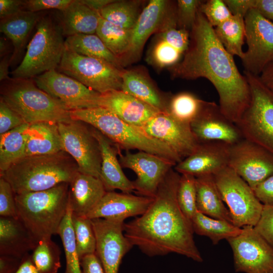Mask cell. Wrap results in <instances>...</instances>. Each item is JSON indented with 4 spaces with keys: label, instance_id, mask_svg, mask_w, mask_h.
Listing matches in <instances>:
<instances>
[{
    "label": "cell",
    "instance_id": "obj_33",
    "mask_svg": "<svg viewBox=\"0 0 273 273\" xmlns=\"http://www.w3.org/2000/svg\"><path fill=\"white\" fill-rule=\"evenodd\" d=\"M65 45L67 50L104 61L120 70H124L120 60L96 34H79L66 37Z\"/></svg>",
    "mask_w": 273,
    "mask_h": 273
},
{
    "label": "cell",
    "instance_id": "obj_45",
    "mask_svg": "<svg viewBox=\"0 0 273 273\" xmlns=\"http://www.w3.org/2000/svg\"><path fill=\"white\" fill-rule=\"evenodd\" d=\"M204 1L178 0L176 2L177 28L190 32L195 23L199 8Z\"/></svg>",
    "mask_w": 273,
    "mask_h": 273
},
{
    "label": "cell",
    "instance_id": "obj_44",
    "mask_svg": "<svg viewBox=\"0 0 273 273\" xmlns=\"http://www.w3.org/2000/svg\"><path fill=\"white\" fill-rule=\"evenodd\" d=\"M210 25L215 28L232 16L223 0L204 1L199 8Z\"/></svg>",
    "mask_w": 273,
    "mask_h": 273
},
{
    "label": "cell",
    "instance_id": "obj_25",
    "mask_svg": "<svg viewBox=\"0 0 273 273\" xmlns=\"http://www.w3.org/2000/svg\"><path fill=\"white\" fill-rule=\"evenodd\" d=\"M92 127L93 134L99 144L101 154L99 178L106 191L109 192L119 190L125 193L134 192L133 181L125 175L117 158V156L120 149L100 131Z\"/></svg>",
    "mask_w": 273,
    "mask_h": 273
},
{
    "label": "cell",
    "instance_id": "obj_3",
    "mask_svg": "<svg viewBox=\"0 0 273 273\" xmlns=\"http://www.w3.org/2000/svg\"><path fill=\"white\" fill-rule=\"evenodd\" d=\"M78 171L75 160L66 152L27 156L0 174L11 185L15 194L48 190L69 183Z\"/></svg>",
    "mask_w": 273,
    "mask_h": 273
},
{
    "label": "cell",
    "instance_id": "obj_2",
    "mask_svg": "<svg viewBox=\"0 0 273 273\" xmlns=\"http://www.w3.org/2000/svg\"><path fill=\"white\" fill-rule=\"evenodd\" d=\"M180 176L174 168L169 170L146 211L124 223V233L133 246L148 256L175 253L201 262L191 221L177 201Z\"/></svg>",
    "mask_w": 273,
    "mask_h": 273
},
{
    "label": "cell",
    "instance_id": "obj_40",
    "mask_svg": "<svg viewBox=\"0 0 273 273\" xmlns=\"http://www.w3.org/2000/svg\"><path fill=\"white\" fill-rule=\"evenodd\" d=\"M72 210L68 203L66 215L60 225L58 235L62 240L66 257L64 273H82L72 223Z\"/></svg>",
    "mask_w": 273,
    "mask_h": 273
},
{
    "label": "cell",
    "instance_id": "obj_12",
    "mask_svg": "<svg viewBox=\"0 0 273 273\" xmlns=\"http://www.w3.org/2000/svg\"><path fill=\"white\" fill-rule=\"evenodd\" d=\"M176 27V6L165 0H151L141 13L131 29L128 50L120 60L124 67L138 60L144 46L151 34L163 29Z\"/></svg>",
    "mask_w": 273,
    "mask_h": 273
},
{
    "label": "cell",
    "instance_id": "obj_16",
    "mask_svg": "<svg viewBox=\"0 0 273 273\" xmlns=\"http://www.w3.org/2000/svg\"><path fill=\"white\" fill-rule=\"evenodd\" d=\"M33 79L40 89L59 101L70 111L97 107L101 94L57 69Z\"/></svg>",
    "mask_w": 273,
    "mask_h": 273
},
{
    "label": "cell",
    "instance_id": "obj_43",
    "mask_svg": "<svg viewBox=\"0 0 273 273\" xmlns=\"http://www.w3.org/2000/svg\"><path fill=\"white\" fill-rule=\"evenodd\" d=\"M177 201L182 212L191 221L197 211L195 176L180 174L177 191Z\"/></svg>",
    "mask_w": 273,
    "mask_h": 273
},
{
    "label": "cell",
    "instance_id": "obj_5",
    "mask_svg": "<svg viewBox=\"0 0 273 273\" xmlns=\"http://www.w3.org/2000/svg\"><path fill=\"white\" fill-rule=\"evenodd\" d=\"M68 183L40 191L15 194L18 218L37 241L58 234L68 204Z\"/></svg>",
    "mask_w": 273,
    "mask_h": 273
},
{
    "label": "cell",
    "instance_id": "obj_17",
    "mask_svg": "<svg viewBox=\"0 0 273 273\" xmlns=\"http://www.w3.org/2000/svg\"><path fill=\"white\" fill-rule=\"evenodd\" d=\"M96 238V254L105 273H118L124 256L133 246L124 233V220L92 219Z\"/></svg>",
    "mask_w": 273,
    "mask_h": 273
},
{
    "label": "cell",
    "instance_id": "obj_26",
    "mask_svg": "<svg viewBox=\"0 0 273 273\" xmlns=\"http://www.w3.org/2000/svg\"><path fill=\"white\" fill-rule=\"evenodd\" d=\"M107 192L100 178L77 171L69 183L68 203L72 213L86 216Z\"/></svg>",
    "mask_w": 273,
    "mask_h": 273
},
{
    "label": "cell",
    "instance_id": "obj_29",
    "mask_svg": "<svg viewBox=\"0 0 273 273\" xmlns=\"http://www.w3.org/2000/svg\"><path fill=\"white\" fill-rule=\"evenodd\" d=\"M121 90L162 112H166L169 98L165 97L144 71L124 70Z\"/></svg>",
    "mask_w": 273,
    "mask_h": 273
},
{
    "label": "cell",
    "instance_id": "obj_58",
    "mask_svg": "<svg viewBox=\"0 0 273 273\" xmlns=\"http://www.w3.org/2000/svg\"><path fill=\"white\" fill-rule=\"evenodd\" d=\"M12 54H9L1 59L0 62V80L2 82L9 79V67L10 66V60Z\"/></svg>",
    "mask_w": 273,
    "mask_h": 273
},
{
    "label": "cell",
    "instance_id": "obj_47",
    "mask_svg": "<svg viewBox=\"0 0 273 273\" xmlns=\"http://www.w3.org/2000/svg\"><path fill=\"white\" fill-rule=\"evenodd\" d=\"M24 123L23 119L2 99H0V135Z\"/></svg>",
    "mask_w": 273,
    "mask_h": 273
},
{
    "label": "cell",
    "instance_id": "obj_35",
    "mask_svg": "<svg viewBox=\"0 0 273 273\" xmlns=\"http://www.w3.org/2000/svg\"><path fill=\"white\" fill-rule=\"evenodd\" d=\"M191 223L194 233L208 237L214 245L221 240L236 237L242 231V228L231 222L210 217L198 210L192 218Z\"/></svg>",
    "mask_w": 273,
    "mask_h": 273
},
{
    "label": "cell",
    "instance_id": "obj_7",
    "mask_svg": "<svg viewBox=\"0 0 273 273\" xmlns=\"http://www.w3.org/2000/svg\"><path fill=\"white\" fill-rule=\"evenodd\" d=\"M58 15L44 14L27 46L19 65L11 74L14 78H34L57 69L66 50Z\"/></svg>",
    "mask_w": 273,
    "mask_h": 273
},
{
    "label": "cell",
    "instance_id": "obj_37",
    "mask_svg": "<svg viewBox=\"0 0 273 273\" xmlns=\"http://www.w3.org/2000/svg\"><path fill=\"white\" fill-rule=\"evenodd\" d=\"M141 3L140 1H114L104 8L100 14L114 25L131 30L141 13Z\"/></svg>",
    "mask_w": 273,
    "mask_h": 273
},
{
    "label": "cell",
    "instance_id": "obj_30",
    "mask_svg": "<svg viewBox=\"0 0 273 273\" xmlns=\"http://www.w3.org/2000/svg\"><path fill=\"white\" fill-rule=\"evenodd\" d=\"M58 15L63 34L67 37L79 34H96L101 16L81 0H73Z\"/></svg>",
    "mask_w": 273,
    "mask_h": 273
},
{
    "label": "cell",
    "instance_id": "obj_50",
    "mask_svg": "<svg viewBox=\"0 0 273 273\" xmlns=\"http://www.w3.org/2000/svg\"><path fill=\"white\" fill-rule=\"evenodd\" d=\"M252 190L257 198L263 205L273 206V174Z\"/></svg>",
    "mask_w": 273,
    "mask_h": 273
},
{
    "label": "cell",
    "instance_id": "obj_24",
    "mask_svg": "<svg viewBox=\"0 0 273 273\" xmlns=\"http://www.w3.org/2000/svg\"><path fill=\"white\" fill-rule=\"evenodd\" d=\"M97 105V107L109 110L124 121L140 127L161 112L121 90L101 94Z\"/></svg>",
    "mask_w": 273,
    "mask_h": 273
},
{
    "label": "cell",
    "instance_id": "obj_15",
    "mask_svg": "<svg viewBox=\"0 0 273 273\" xmlns=\"http://www.w3.org/2000/svg\"><path fill=\"white\" fill-rule=\"evenodd\" d=\"M228 166L253 189L273 174V155L243 139L230 146Z\"/></svg>",
    "mask_w": 273,
    "mask_h": 273
},
{
    "label": "cell",
    "instance_id": "obj_14",
    "mask_svg": "<svg viewBox=\"0 0 273 273\" xmlns=\"http://www.w3.org/2000/svg\"><path fill=\"white\" fill-rule=\"evenodd\" d=\"M247 50L241 59L244 71L259 76L273 61V22L251 9L245 18Z\"/></svg>",
    "mask_w": 273,
    "mask_h": 273
},
{
    "label": "cell",
    "instance_id": "obj_36",
    "mask_svg": "<svg viewBox=\"0 0 273 273\" xmlns=\"http://www.w3.org/2000/svg\"><path fill=\"white\" fill-rule=\"evenodd\" d=\"M215 35L226 50L233 56L242 59L244 52L243 46L246 37L244 17L233 15L230 19L214 28Z\"/></svg>",
    "mask_w": 273,
    "mask_h": 273
},
{
    "label": "cell",
    "instance_id": "obj_28",
    "mask_svg": "<svg viewBox=\"0 0 273 273\" xmlns=\"http://www.w3.org/2000/svg\"><path fill=\"white\" fill-rule=\"evenodd\" d=\"M38 242L18 218L1 216L0 255L22 258Z\"/></svg>",
    "mask_w": 273,
    "mask_h": 273
},
{
    "label": "cell",
    "instance_id": "obj_53",
    "mask_svg": "<svg viewBox=\"0 0 273 273\" xmlns=\"http://www.w3.org/2000/svg\"><path fill=\"white\" fill-rule=\"evenodd\" d=\"M23 10V1L0 0L1 19L11 16Z\"/></svg>",
    "mask_w": 273,
    "mask_h": 273
},
{
    "label": "cell",
    "instance_id": "obj_49",
    "mask_svg": "<svg viewBox=\"0 0 273 273\" xmlns=\"http://www.w3.org/2000/svg\"><path fill=\"white\" fill-rule=\"evenodd\" d=\"M73 0H25L23 1L24 10L40 12L48 10L62 11L65 9Z\"/></svg>",
    "mask_w": 273,
    "mask_h": 273
},
{
    "label": "cell",
    "instance_id": "obj_34",
    "mask_svg": "<svg viewBox=\"0 0 273 273\" xmlns=\"http://www.w3.org/2000/svg\"><path fill=\"white\" fill-rule=\"evenodd\" d=\"M29 125L24 123L0 135V174L25 156L26 130Z\"/></svg>",
    "mask_w": 273,
    "mask_h": 273
},
{
    "label": "cell",
    "instance_id": "obj_6",
    "mask_svg": "<svg viewBox=\"0 0 273 273\" xmlns=\"http://www.w3.org/2000/svg\"><path fill=\"white\" fill-rule=\"evenodd\" d=\"M1 99L29 125L72 120L70 110L40 89L33 78L12 77L1 82Z\"/></svg>",
    "mask_w": 273,
    "mask_h": 273
},
{
    "label": "cell",
    "instance_id": "obj_54",
    "mask_svg": "<svg viewBox=\"0 0 273 273\" xmlns=\"http://www.w3.org/2000/svg\"><path fill=\"white\" fill-rule=\"evenodd\" d=\"M22 258L9 255H0V273H15Z\"/></svg>",
    "mask_w": 273,
    "mask_h": 273
},
{
    "label": "cell",
    "instance_id": "obj_39",
    "mask_svg": "<svg viewBox=\"0 0 273 273\" xmlns=\"http://www.w3.org/2000/svg\"><path fill=\"white\" fill-rule=\"evenodd\" d=\"M96 34L120 61L129 47L131 29L120 28L101 17Z\"/></svg>",
    "mask_w": 273,
    "mask_h": 273
},
{
    "label": "cell",
    "instance_id": "obj_59",
    "mask_svg": "<svg viewBox=\"0 0 273 273\" xmlns=\"http://www.w3.org/2000/svg\"><path fill=\"white\" fill-rule=\"evenodd\" d=\"M82 3L90 8L100 13V11L113 0H81Z\"/></svg>",
    "mask_w": 273,
    "mask_h": 273
},
{
    "label": "cell",
    "instance_id": "obj_9",
    "mask_svg": "<svg viewBox=\"0 0 273 273\" xmlns=\"http://www.w3.org/2000/svg\"><path fill=\"white\" fill-rule=\"evenodd\" d=\"M213 176L221 198L229 208L233 224L240 228L246 225L255 226L263 205L252 189L229 166Z\"/></svg>",
    "mask_w": 273,
    "mask_h": 273
},
{
    "label": "cell",
    "instance_id": "obj_18",
    "mask_svg": "<svg viewBox=\"0 0 273 273\" xmlns=\"http://www.w3.org/2000/svg\"><path fill=\"white\" fill-rule=\"evenodd\" d=\"M120 152L122 167L135 173L136 178L133 181L134 192L143 196L153 198L167 172L175 165L167 159L146 152L131 153L127 151L124 155Z\"/></svg>",
    "mask_w": 273,
    "mask_h": 273
},
{
    "label": "cell",
    "instance_id": "obj_60",
    "mask_svg": "<svg viewBox=\"0 0 273 273\" xmlns=\"http://www.w3.org/2000/svg\"><path fill=\"white\" fill-rule=\"evenodd\" d=\"M10 43L6 38L1 37L0 38V57L1 59L5 56L12 54L10 51Z\"/></svg>",
    "mask_w": 273,
    "mask_h": 273
},
{
    "label": "cell",
    "instance_id": "obj_8",
    "mask_svg": "<svg viewBox=\"0 0 273 273\" xmlns=\"http://www.w3.org/2000/svg\"><path fill=\"white\" fill-rule=\"evenodd\" d=\"M249 85L251 99L236 123L244 139L273 155V92L256 76L244 71Z\"/></svg>",
    "mask_w": 273,
    "mask_h": 273
},
{
    "label": "cell",
    "instance_id": "obj_56",
    "mask_svg": "<svg viewBox=\"0 0 273 273\" xmlns=\"http://www.w3.org/2000/svg\"><path fill=\"white\" fill-rule=\"evenodd\" d=\"M15 273H40L31 259V254L28 253L22 258L21 263Z\"/></svg>",
    "mask_w": 273,
    "mask_h": 273
},
{
    "label": "cell",
    "instance_id": "obj_55",
    "mask_svg": "<svg viewBox=\"0 0 273 273\" xmlns=\"http://www.w3.org/2000/svg\"><path fill=\"white\" fill-rule=\"evenodd\" d=\"M253 9L265 18L273 21V0H254Z\"/></svg>",
    "mask_w": 273,
    "mask_h": 273
},
{
    "label": "cell",
    "instance_id": "obj_21",
    "mask_svg": "<svg viewBox=\"0 0 273 273\" xmlns=\"http://www.w3.org/2000/svg\"><path fill=\"white\" fill-rule=\"evenodd\" d=\"M230 146L217 142L199 143L190 155L173 167L174 169L180 174L195 177L214 175L228 166Z\"/></svg>",
    "mask_w": 273,
    "mask_h": 273
},
{
    "label": "cell",
    "instance_id": "obj_13",
    "mask_svg": "<svg viewBox=\"0 0 273 273\" xmlns=\"http://www.w3.org/2000/svg\"><path fill=\"white\" fill-rule=\"evenodd\" d=\"M226 240L233 251L236 271L273 273V247L254 226H243L239 235Z\"/></svg>",
    "mask_w": 273,
    "mask_h": 273
},
{
    "label": "cell",
    "instance_id": "obj_48",
    "mask_svg": "<svg viewBox=\"0 0 273 273\" xmlns=\"http://www.w3.org/2000/svg\"><path fill=\"white\" fill-rule=\"evenodd\" d=\"M254 228L273 247V206L263 205L261 216Z\"/></svg>",
    "mask_w": 273,
    "mask_h": 273
},
{
    "label": "cell",
    "instance_id": "obj_46",
    "mask_svg": "<svg viewBox=\"0 0 273 273\" xmlns=\"http://www.w3.org/2000/svg\"><path fill=\"white\" fill-rule=\"evenodd\" d=\"M0 215L18 218L15 194L11 185L0 176Z\"/></svg>",
    "mask_w": 273,
    "mask_h": 273
},
{
    "label": "cell",
    "instance_id": "obj_27",
    "mask_svg": "<svg viewBox=\"0 0 273 273\" xmlns=\"http://www.w3.org/2000/svg\"><path fill=\"white\" fill-rule=\"evenodd\" d=\"M44 14L42 12L23 10L1 19L0 31L11 40L13 45L11 65L16 64L20 60L32 31Z\"/></svg>",
    "mask_w": 273,
    "mask_h": 273
},
{
    "label": "cell",
    "instance_id": "obj_32",
    "mask_svg": "<svg viewBox=\"0 0 273 273\" xmlns=\"http://www.w3.org/2000/svg\"><path fill=\"white\" fill-rule=\"evenodd\" d=\"M196 188L198 211L210 217L232 223L230 212L223 203L213 175L196 177Z\"/></svg>",
    "mask_w": 273,
    "mask_h": 273
},
{
    "label": "cell",
    "instance_id": "obj_1",
    "mask_svg": "<svg viewBox=\"0 0 273 273\" xmlns=\"http://www.w3.org/2000/svg\"><path fill=\"white\" fill-rule=\"evenodd\" d=\"M190 43L180 61L170 67L173 78H205L215 87L222 113L237 123L251 99L250 87L233 56L216 37L205 16L199 11L190 32Z\"/></svg>",
    "mask_w": 273,
    "mask_h": 273
},
{
    "label": "cell",
    "instance_id": "obj_23",
    "mask_svg": "<svg viewBox=\"0 0 273 273\" xmlns=\"http://www.w3.org/2000/svg\"><path fill=\"white\" fill-rule=\"evenodd\" d=\"M153 200V198L131 193L107 192L85 217L90 219L103 218L125 220L128 217L143 214Z\"/></svg>",
    "mask_w": 273,
    "mask_h": 273
},
{
    "label": "cell",
    "instance_id": "obj_52",
    "mask_svg": "<svg viewBox=\"0 0 273 273\" xmlns=\"http://www.w3.org/2000/svg\"><path fill=\"white\" fill-rule=\"evenodd\" d=\"M233 15L245 18L247 13L254 8V0H223Z\"/></svg>",
    "mask_w": 273,
    "mask_h": 273
},
{
    "label": "cell",
    "instance_id": "obj_41",
    "mask_svg": "<svg viewBox=\"0 0 273 273\" xmlns=\"http://www.w3.org/2000/svg\"><path fill=\"white\" fill-rule=\"evenodd\" d=\"M61 250L51 238L38 241L31 254L32 261L40 273H57L61 266Z\"/></svg>",
    "mask_w": 273,
    "mask_h": 273
},
{
    "label": "cell",
    "instance_id": "obj_22",
    "mask_svg": "<svg viewBox=\"0 0 273 273\" xmlns=\"http://www.w3.org/2000/svg\"><path fill=\"white\" fill-rule=\"evenodd\" d=\"M190 37L189 31L176 27L156 33L148 54V62L158 68L177 64L189 48Z\"/></svg>",
    "mask_w": 273,
    "mask_h": 273
},
{
    "label": "cell",
    "instance_id": "obj_31",
    "mask_svg": "<svg viewBox=\"0 0 273 273\" xmlns=\"http://www.w3.org/2000/svg\"><path fill=\"white\" fill-rule=\"evenodd\" d=\"M61 151L63 150L58 123L42 122L29 125L25 156L53 154Z\"/></svg>",
    "mask_w": 273,
    "mask_h": 273
},
{
    "label": "cell",
    "instance_id": "obj_42",
    "mask_svg": "<svg viewBox=\"0 0 273 273\" xmlns=\"http://www.w3.org/2000/svg\"><path fill=\"white\" fill-rule=\"evenodd\" d=\"M72 223L80 260L85 255L96 253V236L91 219L88 218L72 213Z\"/></svg>",
    "mask_w": 273,
    "mask_h": 273
},
{
    "label": "cell",
    "instance_id": "obj_4",
    "mask_svg": "<svg viewBox=\"0 0 273 273\" xmlns=\"http://www.w3.org/2000/svg\"><path fill=\"white\" fill-rule=\"evenodd\" d=\"M71 118L98 130L120 149L138 150L164 158L175 165L181 160L168 146L101 107L70 111Z\"/></svg>",
    "mask_w": 273,
    "mask_h": 273
},
{
    "label": "cell",
    "instance_id": "obj_10",
    "mask_svg": "<svg viewBox=\"0 0 273 273\" xmlns=\"http://www.w3.org/2000/svg\"><path fill=\"white\" fill-rule=\"evenodd\" d=\"M57 70L100 94L122 89L124 70L66 49Z\"/></svg>",
    "mask_w": 273,
    "mask_h": 273
},
{
    "label": "cell",
    "instance_id": "obj_11",
    "mask_svg": "<svg viewBox=\"0 0 273 273\" xmlns=\"http://www.w3.org/2000/svg\"><path fill=\"white\" fill-rule=\"evenodd\" d=\"M74 120L58 123L63 150L76 162L79 172L99 178L101 154L92 127Z\"/></svg>",
    "mask_w": 273,
    "mask_h": 273
},
{
    "label": "cell",
    "instance_id": "obj_51",
    "mask_svg": "<svg viewBox=\"0 0 273 273\" xmlns=\"http://www.w3.org/2000/svg\"><path fill=\"white\" fill-rule=\"evenodd\" d=\"M80 262L82 273H105L96 253L85 255L81 258Z\"/></svg>",
    "mask_w": 273,
    "mask_h": 273
},
{
    "label": "cell",
    "instance_id": "obj_19",
    "mask_svg": "<svg viewBox=\"0 0 273 273\" xmlns=\"http://www.w3.org/2000/svg\"><path fill=\"white\" fill-rule=\"evenodd\" d=\"M199 143L217 142L232 146L244 139L236 123L229 119L214 102L204 101L200 112L190 124Z\"/></svg>",
    "mask_w": 273,
    "mask_h": 273
},
{
    "label": "cell",
    "instance_id": "obj_20",
    "mask_svg": "<svg viewBox=\"0 0 273 273\" xmlns=\"http://www.w3.org/2000/svg\"><path fill=\"white\" fill-rule=\"evenodd\" d=\"M147 133L168 146L182 160L199 144L190 125L181 123L166 112H160L141 127Z\"/></svg>",
    "mask_w": 273,
    "mask_h": 273
},
{
    "label": "cell",
    "instance_id": "obj_57",
    "mask_svg": "<svg viewBox=\"0 0 273 273\" xmlns=\"http://www.w3.org/2000/svg\"><path fill=\"white\" fill-rule=\"evenodd\" d=\"M259 77L261 82L273 92V61L264 68Z\"/></svg>",
    "mask_w": 273,
    "mask_h": 273
},
{
    "label": "cell",
    "instance_id": "obj_38",
    "mask_svg": "<svg viewBox=\"0 0 273 273\" xmlns=\"http://www.w3.org/2000/svg\"><path fill=\"white\" fill-rule=\"evenodd\" d=\"M204 102L190 92H180L169 98L166 113L175 120L190 125L199 115Z\"/></svg>",
    "mask_w": 273,
    "mask_h": 273
}]
</instances>
